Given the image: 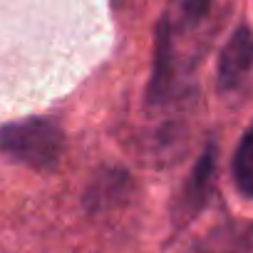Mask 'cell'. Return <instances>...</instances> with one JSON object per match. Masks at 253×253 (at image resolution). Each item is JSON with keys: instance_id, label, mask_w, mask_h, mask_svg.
I'll return each mask as SVG.
<instances>
[{"instance_id": "ba28073f", "label": "cell", "mask_w": 253, "mask_h": 253, "mask_svg": "<svg viewBox=\"0 0 253 253\" xmlns=\"http://www.w3.org/2000/svg\"><path fill=\"white\" fill-rule=\"evenodd\" d=\"M209 8H211V0H184L181 13H184L186 23H199V20L206 18Z\"/></svg>"}, {"instance_id": "7a4b0ae2", "label": "cell", "mask_w": 253, "mask_h": 253, "mask_svg": "<svg viewBox=\"0 0 253 253\" xmlns=\"http://www.w3.org/2000/svg\"><path fill=\"white\" fill-rule=\"evenodd\" d=\"M216 159H218V147H216V142H209L204 147V152L199 154L189 179L184 181V186L174 201L171 216H174L176 226H186L211 199L213 176H216Z\"/></svg>"}, {"instance_id": "5b68a950", "label": "cell", "mask_w": 253, "mask_h": 253, "mask_svg": "<svg viewBox=\"0 0 253 253\" xmlns=\"http://www.w3.org/2000/svg\"><path fill=\"white\" fill-rule=\"evenodd\" d=\"M132 189H134V184L124 169H107L92 179L89 189L84 191V206L92 213L117 209L129 199Z\"/></svg>"}, {"instance_id": "52a82bcc", "label": "cell", "mask_w": 253, "mask_h": 253, "mask_svg": "<svg viewBox=\"0 0 253 253\" xmlns=\"http://www.w3.org/2000/svg\"><path fill=\"white\" fill-rule=\"evenodd\" d=\"M233 181L238 191L248 199H253V124L241 137L236 154H233Z\"/></svg>"}, {"instance_id": "277c9868", "label": "cell", "mask_w": 253, "mask_h": 253, "mask_svg": "<svg viewBox=\"0 0 253 253\" xmlns=\"http://www.w3.org/2000/svg\"><path fill=\"white\" fill-rule=\"evenodd\" d=\"M251 67H253V35L246 25H241V28L233 30L226 47L221 50L218 75H216L218 89L231 92V89L241 87V82L246 80Z\"/></svg>"}, {"instance_id": "8992f818", "label": "cell", "mask_w": 253, "mask_h": 253, "mask_svg": "<svg viewBox=\"0 0 253 253\" xmlns=\"http://www.w3.org/2000/svg\"><path fill=\"white\" fill-rule=\"evenodd\" d=\"M199 253H253V223L226 221L211 228L199 243Z\"/></svg>"}, {"instance_id": "3957f363", "label": "cell", "mask_w": 253, "mask_h": 253, "mask_svg": "<svg viewBox=\"0 0 253 253\" xmlns=\"http://www.w3.org/2000/svg\"><path fill=\"white\" fill-rule=\"evenodd\" d=\"M176 50H174V28L171 20L164 15L157 23V40H154V65H152V80L147 89L149 104H167L174 99L176 89Z\"/></svg>"}, {"instance_id": "6da1fadb", "label": "cell", "mask_w": 253, "mask_h": 253, "mask_svg": "<svg viewBox=\"0 0 253 253\" xmlns=\"http://www.w3.org/2000/svg\"><path fill=\"white\" fill-rule=\"evenodd\" d=\"M65 152V132L50 117H28L0 126V154L35 171H50Z\"/></svg>"}]
</instances>
